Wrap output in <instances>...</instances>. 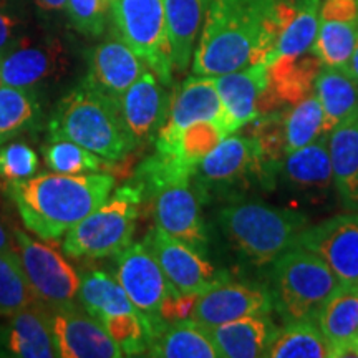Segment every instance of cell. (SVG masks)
<instances>
[{"label":"cell","mask_w":358,"mask_h":358,"mask_svg":"<svg viewBox=\"0 0 358 358\" xmlns=\"http://www.w3.org/2000/svg\"><path fill=\"white\" fill-rule=\"evenodd\" d=\"M254 182L272 187L277 171L266 163L261 146L252 136H226L208 153L192 173L191 185L196 194L239 192Z\"/></svg>","instance_id":"52a82bcc"},{"label":"cell","mask_w":358,"mask_h":358,"mask_svg":"<svg viewBox=\"0 0 358 358\" xmlns=\"http://www.w3.org/2000/svg\"><path fill=\"white\" fill-rule=\"evenodd\" d=\"M211 0H164L173 66L185 71L192 62L196 42Z\"/></svg>","instance_id":"83f0119b"},{"label":"cell","mask_w":358,"mask_h":358,"mask_svg":"<svg viewBox=\"0 0 358 358\" xmlns=\"http://www.w3.org/2000/svg\"><path fill=\"white\" fill-rule=\"evenodd\" d=\"M143 243L153 252L179 294H201L229 277L206 261L204 254L169 236L158 226L151 227Z\"/></svg>","instance_id":"7c38bea8"},{"label":"cell","mask_w":358,"mask_h":358,"mask_svg":"<svg viewBox=\"0 0 358 358\" xmlns=\"http://www.w3.org/2000/svg\"><path fill=\"white\" fill-rule=\"evenodd\" d=\"M222 105V131L226 136L250 124L264 113L268 90V65L254 64L243 70L214 77Z\"/></svg>","instance_id":"e0dca14e"},{"label":"cell","mask_w":358,"mask_h":358,"mask_svg":"<svg viewBox=\"0 0 358 358\" xmlns=\"http://www.w3.org/2000/svg\"><path fill=\"white\" fill-rule=\"evenodd\" d=\"M272 302L287 324L317 322L327 299L340 287L334 271L317 254L292 248L272 262Z\"/></svg>","instance_id":"5b68a950"},{"label":"cell","mask_w":358,"mask_h":358,"mask_svg":"<svg viewBox=\"0 0 358 358\" xmlns=\"http://www.w3.org/2000/svg\"><path fill=\"white\" fill-rule=\"evenodd\" d=\"M35 302L17 252L0 254V317H8Z\"/></svg>","instance_id":"d590c367"},{"label":"cell","mask_w":358,"mask_h":358,"mask_svg":"<svg viewBox=\"0 0 358 358\" xmlns=\"http://www.w3.org/2000/svg\"><path fill=\"white\" fill-rule=\"evenodd\" d=\"M110 15L116 35L169 87L174 66L164 0H110Z\"/></svg>","instance_id":"9c48e42d"},{"label":"cell","mask_w":358,"mask_h":358,"mask_svg":"<svg viewBox=\"0 0 358 358\" xmlns=\"http://www.w3.org/2000/svg\"><path fill=\"white\" fill-rule=\"evenodd\" d=\"M38 113L32 90L0 83V146L24 133Z\"/></svg>","instance_id":"d6a6232c"},{"label":"cell","mask_w":358,"mask_h":358,"mask_svg":"<svg viewBox=\"0 0 358 358\" xmlns=\"http://www.w3.org/2000/svg\"><path fill=\"white\" fill-rule=\"evenodd\" d=\"M42 153L47 168L62 174L100 173L108 169L111 163L70 140H50Z\"/></svg>","instance_id":"e575fe53"},{"label":"cell","mask_w":358,"mask_h":358,"mask_svg":"<svg viewBox=\"0 0 358 358\" xmlns=\"http://www.w3.org/2000/svg\"><path fill=\"white\" fill-rule=\"evenodd\" d=\"M274 308L271 290L231 282L229 277L196 295L189 319L206 329L249 315H266Z\"/></svg>","instance_id":"2e32d148"},{"label":"cell","mask_w":358,"mask_h":358,"mask_svg":"<svg viewBox=\"0 0 358 358\" xmlns=\"http://www.w3.org/2000/svg\"><path fill=\"white\" fill-rule=\"evenodd\" d=\"M78 303L105 325L124 357L146 353L150 335L145 320L115 275L100 268L80 275Z\"/></svg>","instance_id":"ba28073f"},{"label":"cell","mask_w":358,"mask_h":358,"mask_svg":"<svg viewBox=\"0 0 358 358\" xmlns=\"http://www.w3.org/2000/svg\"><path fill=\"white\" fill-rule=\"evenodd\" d=\"M295 248L317 254L332 268L340 285H358V214L307 226Z\"/></svg>","instance_id":"5bb4252c"},{"label":"cell","mask_w":358,"mask_h":358,"mask_svg":"<svg viewBox=\"0 0 358 358\" xmlns=\"http://www.w3.org/2000/svg\"><path fill=\"white\" fill-rule=\"evenodd\" d=\"M115 257L116 280L145 320L151 342L155 334L166 324L163 319L164 306L179 292L145 243H131Z\"/></svg>","instance_id":"8fae6325"},{"label":"cell","mask_w":358,"mask_h":358,"mask_svg":"<svg viewBox=\"0 0 358 358\" xmlns=\"http://www.w3.org/2000/svg\"><path fill=\"white\" fill-rule=\"evenodd\" d=\"M324 133V111L315 93L294 105L285 115V155L310 145Z\"/></svg>","instance_id":"836d02e7"},{"label":"cell","mask_w":358,"mask_h":358,"mask_svg":"<svg viewBox=\"0 0 358 358\" xmlns=\"http://www.w3.org/2000/svg\"><path fill=\"white\" fill-rule=\"evenodd\" d=\"M268 358H334V348L317 322H297L279 329L268 347Z\"/></svg>","instance_id":"1f68e13d"},{"label":"cell","mask_w":358,"mask_h":358,"mask_svg":"<svg viewBox=\"0 0 358 358\" xmlns=\"http://www.w3.org/2000/svg\"><path fill=\"white\" fill-rule=\"evenodd\" d=\"M48 133L50 140H70L111 163L128 158L138 148L115 98L88 80L62 98L48 123Z\"/></svg>","instance_id":"3957f363"},{"label":"cell","mask_w":358,"mask_h":358,"mask_svg":"<svg viewBox=\"0 0 358 358\" xmlns=\"http://www.w3.org/2000/svg\"><path fill=\"white\" fill-rule=\"evenodd\" d=\"M0 355L17 358L58 357L50 308L34 302L8 315L7 324L0 330Z\"/></svg>","instance_id":"ffe728a7"},{"label":"cell","mask_w":358,"mask_h":358,"mask_svg":"<svg viewBox=\"0 0 358 358\" xmlns=\"http://www.w3.org/2000/svg\"><path fill=\"white\" fill-rule=\"evenodd\" d=\"M357 350H358V340H357Z\"/></svg>","instance_id":"7bdbcfd3"},{"label":"cell","mask_w":358,"mask_h":358,"mask_svg":"<svg viewBox=\"0 0 358 358\" xmlns=\"http://www.w3.org/2000/svg\"><path fill=\"white\" fill-rule=\"evenodd\" d=\"M35 2L42 10L47 12H58L66 8V0H35Z\"/></svg>","instance_id":"60d3db41"},{"label":"cell","mask_w":358,"mask_h":358,"mask_svg":"<svg viewBox=\"0 0 358 358\" xmlns=\"http://www.w3.org/2000/svg\"><path fill=\"white\" fill-rule=\"evenodd\" d=\"M13 248L35 302L50 310L77 306L80 275L55 248L17 227L13 229Z\"/></svg>","instance_id":"30bf717a"},{"label":"cell","mask_w":358,"mask_h":358,"mask_svg":"<svg viewBox=\"0 0 358 358\" xmlns=\"http://www.w3.org/2000/svg\"><path fill=\"white\" fill-rule=\"evenodd\" d=\"M145 204L141 191L133 182L118 187L110 198L65 234V256L73 259L115 257L133 243L140 209Z\"/></svg>","instance_id":"8992f818"},{"label":"cell","mask_w":358,"mask_h":358,"mask_svg":"<svg viewBox=\"0 0 358 358\" xmlns=\"http://www.w3.org/2000/svg\"><path fill=\"white\" fill-rule=\"evenodd\" d=\"M156 226L201 254L208 250V232L199 211V199L191 179H174L148 194Z\"/></svg>","instance_id":"4fadbf2b"},{"label":"cell","mask_w":358,"mask_h":358,"mask_svg":"<svg viewBox=\"0 0 358 358\" xmlns=\"http://www.w3.org/2000/svg\"><path fill=\"white\" fill-rule=\"evenodd\" d=\"M71 25L87 37H100L106 25L110 0H66Z\"/></svg>","instance_id":"74e56055"},{"label":"cell","mask_w":358,"mask_h":358,"mask_svg":"<svg viewBox=\"0 0 358 358\" xmlns=\"http://www.w3.org/2000/svg\"><path fill=\"white\" fill-rule=\"evenodd\" d=\"M277 178L292 191L319 201L334 185L329 136H322L310 145L295 150L280 159Z\"/></svg>","instance_id":"603a6c76"},{"label":"cell","mask_w":358,"mask_h":358,"mask_svg":"<svg viewBox=\"0 0 358 358\" xmlns=\"http://www.w3.org/2000/svg\"><path fill=\"white\" fill-rule=\"evenodd\" d=\"M110 173H43L7 182L6 191L17 206L25 229L42 241H58L95 211L113 192Z\"/></svg>","instance_id":"7a4b0ae2"},{"label":"cell","mask_w":358,"mask_h":358,"mask_svg":"<svg viewBox=\"0 0 358 358\" xmlns=\"http://www.w3.org/2000/svg\"><path fill=\"white\" fill-rule=\"evenodd\" d=\"M320 6L322 0H295L292 17L282 30L274 50L267 57V65L277 58H294L312 52L319 30Z\"/></svg>","instance_id":"4dcf8cb0"},{"label":"cell","mask_w":358,"mask_h":358,"mask_svg":"<svg viewBox=\"0 0 358 358\" xmlns=\"http://www.w3.org/2000/svg\"><path fill=\"white\" fill-rule=\"evenodd\" d=\"M358 38V0H324L312 53L322 65L345 69Z\"/></svg>","instance_id":"44dd1931"},{"label":"cell","mask_w":358,"mask_h":358,"mask_svg":"<svg viewBox=\"0 0 358 358\" xmlns=\"http://www.w3.org/2000/svg\"><path fill=\"white\" fill-rule=\"evenodd\" d=\"M294 8L295 0H211L192 53V73L219 77L266 64Z\"/></svg>","instance_id":"6da1fadb"},{"label":"cell","mask_w":358,"mask_h":358,"mask_svg":"<svg viewBox=\"0 0 358 358\" xmlns=\"http://www.w3.org/2000/svg\"><path fill=\"white\" fill-rule=\"evenodd\" d=\"M17 27H19L17 17L8 10L7 3L0 0V52H3L15 42Z\"/></svg>","instance_id":"f35d334b"},{"label":"cell","mask_w":358,"mask_h":358,"mask_svg":"<svg viewBox=\"0 0 358 358\" xmlns=\"http://www.w3.org/2000/svg\"><path fill=\"white\" fill-rule=\"evenodd\" d=\"M58 357L62 358H120L122 347L105 325L80 306L52 310Z\"/></svg>","instance_id":"d6986e66"},{"label":"cell","mask_w":358,"mask_h":358,"mask_svg":"<svg viewBox=\"0 0 358 358\" xmlns=\"http://www.w3.org/2000/svg\"><path fill=\"white\" fill-rule=\"evenodd\" d=\"M334 186L345 208L358 209V116L329 133Z\"/></svg>","instance_id":"f1b7e54d"},{"label":"cell","mask_w":358,"mask_h":358,"mask_svg":"<svg viewBox=\"0 0 358 358\" xmlns=\"http://www.w3.org/2000/svg\"><path fill=\"white\" fill-rule=\"evenodd\" d=\"M66 64V50L57 38H20L0 57V82L32 90L64 75Z\"/></svg>","instance_id":"9a60e30c"},{"label":"cell","mask_w":358,"mask_h":358,"mask_svg":"<svg viewBox=\"0 0 358 358\" xmlns=\"http://www.w3.org/2000/svg\"><path fill=\"white\" fill-rule=\"evenodd\" d=\"M219 357L257 358L266 357L279 329L266 315H249L209 329Z\"/></svg>","instance_id":"484cf974"},{"label":"cell","mask_w":358,"mask_h":358,"mask_svg":"<svg viewBox=\"0 0 358 358\" xmlns=\"http://www.w3.org/2000/svg\"><path fill=\"white\" fill-rule=\"evenodd\" d=\"M168 87L148 69L131 87L116 98L120 115L138 148L155 141L166 123L171 96Z\"/></svg>","instance_id":"ac0fdd59"},{"label":"cell","mask_w":358,"mask_h":358,"mask_svg":"<svg viewBox=\"0 0 358 358\" xmlns=\"http://www.w3.org/2000/svg\"><path fill=\"white\" fill-rule=\"evenodd\" d=\"M315 95L324 111V133L358 116V83L343 69L322 65L315 77Z\"/></svg>","instance_id":"f546056e"},{"label":"cell","mask_w":358,"mask_h":358,"mask_svg":"<svg viewBox=\"0 0 358 358\" xmlns=\"http://www.w3.org/2000/svg\"><path fill=\"white\" fill-rule=\"evenodd\" d=\"M13 250H15V248H13V239L8 236L6 227L0 222V254H8L13 252Z\"/></svg>","instance_id":"b9f144b4"},{"label":"cell","mask_w":358,"mask_h":358,"mask_svg":"<svg viewBox=\"0 0 358 358\" xmlns=\"http://www.w3.org/2000/svg\"><path fill=\"white\" fill-rule=\"evenodd\" d=\"M317 325L334 348V358L358 357V285H340L317 315Z\"/></svg>","instance_id":"d4e9b609"},{"label":"cell","mask_w":358,"mask_h":358,"mask_svg":"<svg viewBox=\"0 0 358 358\" xmlns=\"http://www.w3.org/2000/svg\"><path fill=\"white\" fill-rule=\"evenodd\" d=\"M198 122H216L222 128V105L214 77L192 75L179 85L159 133L174 134Z\"/></svg>","instance_id":"cb8c5ba5"},{"label":"cell","mask_w":358,"mask_h":358,"mask_svg":"<svg viewBox=\"0 0 358 358\" xmlns=\"http://www.w3.org/2000/svg\"><path fill=\"white\" fill-rule=\"evenodd\" d=\"M146 70L145 60L116 35L96 45L90 53L88 77L85 80L116 100Z\"/></svg>","instance_id":"7402d4cb"},{"label":"cell","mask_w":358,"mask_h":358,"mask_svg":"<svg viewBox=\"0 0 358 358\" xmlns=\"http://www.w3.org/2000/svg\"><path fill=\"white\" fill-rule=\"evenodd\" d=\"M343 70H345L347 73L350 75L353 80H355V83H358V38H357L355 47H353L350 60H348V64Z\"/></svg>","instance_id":"ab89813d"},{"label":"cell","mask_w":358,"mask_h":358,"mask_svg":"<svg viewBox=\"0 0 358 358\" xmlns=\"http://www.w3.org/2000/svg\"><path fill=\"white\" fill-rule=\"evenodd\" d=\"M38 168V155L25 143L8 141L0 146V179L6 182L32 178L37 174Z\"/></svg>","instance_id":"8d00e7d4"},{"label":"cell","mask_w":358,"mask_h":358,"mask_svg":"<svg viewBox=\"0 0 358 358\" xmlns=\"http://www.w3.org/2000/svg\"><path fill=\"white\" fill-rule=\"evenodd\" d=\"M148 357L158 358H219L211 332L191 319L166 322L146 350Z\"/></svg>","instance_id":"4316f807"},{"label":"cell","mask_w":358,"mask_h":358,"mask_svg":"<svg viewBox=\"0 0 358 358\" xmlns=\"http://www.w3.org/2000/svg\"><path fill=\"white\" fill-rule=\"evenodd\" d=\"M219 226L229 243L250 262L266 266L297 245L308 226L306 214L261 203H237L217 214Z\"/></svg>","instance_id":"277c9868"}]
</instances>
